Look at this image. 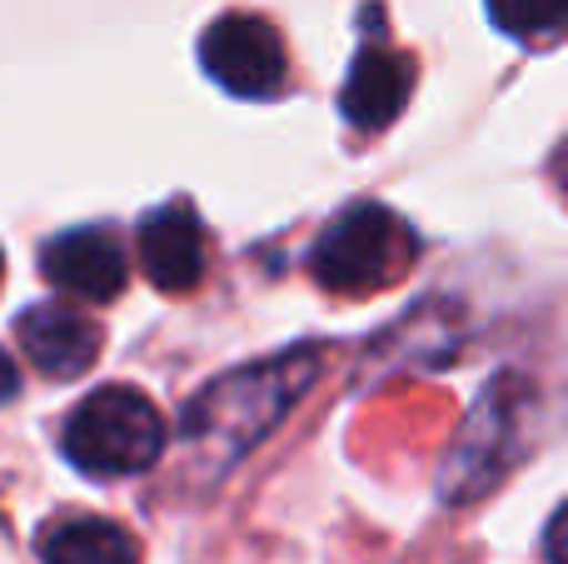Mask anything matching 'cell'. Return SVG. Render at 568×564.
<instances>
[{
  "label": "cell",
  "instance_id": "obj_1",
  "mask_svg": "<svg viewBox=\"0 0 568 564\" xmlns=\"http://www.w3.org/2000/svg\"><path fill=\"white\" fill-rule=\"evenodd\" d=\"M65 460L95 480H125L165 455V420L140 390L105 385L85 395L65 420Z\"/></svg>",
  "mask_w": 568,
  "mask_h": 564
},
{
  "label": "cell",
  "instance_id": "obj_2",
  "mask_svg": "<svg viewBox=\"0 0 568 564\" xmlns=\"http://www.w3.org/2000/svg\"><path fill=\"white\" fill-rule=\"evenodd\" d=\"M414 260V235L389 205H349L310 250V275L334 295H374Z\"/></svg>",
  "mask_w": 568,
  "mask_h": 564
},
{
  "label": "cell",
  "instance_id": "obj_3",
  "mask_svg": "<svg viewBox=\"0 0 568 564\" xmlns=\"http://www.w3.org/2000/svg\"><path fill=\"white\" fill-rule=\"evenodd\" d=\"M314 380V355H290L270 360L260 370L230 375L225 385H215L210 395H200V405L190 410V435L195 440H225L230 450H245L260 440V430H270L284 415L294 395Z\"/></svg>",
  "mask_w": 568,
  "mask_h": 564
},
{
  "label": "cell",
  "instance_id": "obj_4",
  "mask_svg": "<svg viewBox=\"0 0 568 564\" xmlns=\"http://www.w3.org/2000/svg\"><path fill=\"white\" fill-rule=\"evenodd\" d=\"M200 66L210 70L215 85L245 100H270L284 85V40L270 20L260 16H220L215 26L200 36Z\"/></svg>",
  "mask_w": 568,
  "mask_h": 564
},
{
  "label": "cell",
  "instance_id": "obj_5",
  "mask_svg": "<svg viewBox=\"0 0 568 564\" xmlns=\"http://www.w3.org/2000/svg\"><path fill=\"white\" fill-rule=\"evenodd\" d=\"M40 275L60 290V295H75V300H115L130 280V255L120 245L115 230H100V225H80L55 235L45 250H40Z\"/></svg>",
  "mask_w": 568,
  "mask_h": 564
},
{
  "label": "cell",
  "instance_id": "obj_6",
  "mask_svg": "<svg viewBox=\"0 0 568 564\" xmlns=\"http://www.w3.org/2000/svg\"><path fill=\"white\" fill-rule=\"evenodd\" d=\"M135 245H140V265H145L150 285L165 290V295H185L205 275V225H200V215L185 200L150 210L140 220Z\"/></svg>",
  "mask_w": 568,
  "mask_h": 564
},
{
  "label": "cell",
  "instance_id": "obj_7",
  "mask_svg": "<svg viewBox=\"0 0 568 564\" xmlns=\"http://www.w3.org/2000/svg\"><path fill=\"white\" fill-rule=\"evenodd\" d=\"M20 350L45 380H75L95 365L100 330L70 305H30L20 315Z\"/></svg>",
  "mask_w": 568,
  "mask_h": 564
},
{
  "label": "cell",
  "instance_id": "obj_8",
  "mask_svg": "<svg viewBox=\"0 0 568 564\" xmlns=\"http://www.w3.org/2000/svg\"><path fill=\"white\" fill-rule=\"evenodd\" d=\"M409 85H414V66L389 46H364L354 56L349 75H344V95H339V110L349 125L359 130H384L394 115L404 110L409 100Z\"/></svg>",
  "mask_w": 568,
  "mask_h": 564
},
{
  "label": "cell",
  "instance_id": "obj_9",
  "mask_svg": "<svg viewBox=\"0 0 568 564\" xmlns=\"http://www.w3.org/2000/svg\"><path fill=\"white\" fill-rule=\"evenodd\" d=\"M45 564H140V545L110 520H60L40 535Z\"/></svg>",
  "mask_w": 568,
  "mask_h": 564
},
{
  "label": "cell",
  "instance_id": "obj_10",
  "mask_svg": "<svg viewBox=\"0 0 568 564\" xmlns=\"http://www.w3.org/2000/svg\"><path fill=\"white\" fill-rule=\"evenodd\" d=\"M568 0H489V16L509 36H544L564 20Z\"/></svg>",
  "mask_w": 568,
  "mask_h": 564
},
{
  "label": "cell",
  "instance_id": "obj_11",
  "mask_svg": "<svg viewBox=\"0 0 568 564\" xmlns=\"http://www.w3.org/2000/svg\"><path fill=\"white\" fill-rule=\"evenodd\" d=\"M16 395H20V370H16V360L0 350V405H10Z\"/></svg>",
  "mask_w": 568,
  "mask_h": 564
},
{
  "label": "cell",
  "instance_id": "obj_12",
  "mask_svg": "<svg viewBox=\"0 0 568 564\" xmlns=\"http://www.w3.org/2000/svg\"><path fill=\"white\" fill-rule=\"evenodd\" d=\"M0 270H6V260H0Z\"/></svg>",
  "mask_w": 568,
  "mask_h": 564
}]
</instances>
